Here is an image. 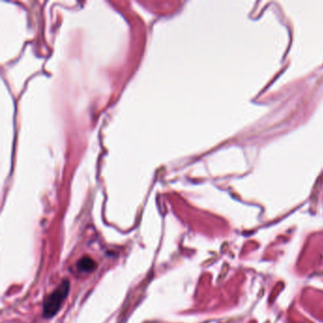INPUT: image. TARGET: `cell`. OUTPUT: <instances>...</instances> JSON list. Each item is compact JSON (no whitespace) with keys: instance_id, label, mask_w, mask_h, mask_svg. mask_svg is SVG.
I'll use <instances>...</instances> for the list:
<instances>
[{"instance_id":"6da1fadb","label":"cell","mask_w":323,"mask_h":323,"mask_svg":"<svg viewBox=\"0 0 323 323\" xmlns=\"http://www.w3.org/2000/svg\"><path fill=\"white\" fill-rule=\"evenodd\" d=\"M70 291V282L64 281L57 288L55 289L44 302L43 315L46 318L53 317L62 306Z\"/></svg>"},{"instance_id":"7a4b0ae2","label":"cell","mask_w":323,"mask_h":323,"mask_svg":"<svg viewBox=\"0 0 323 323\" xmlns=\"http://www.w3.org/2000/svg\"><path fill=\"white\" fill-rule=\"evenodd\" d=\"M77 267L80 271H83V272H90L94 270V268L96 267V264L93 261L91 258L85 256L83 258H81V260H79L78 264H77Z\"/></svg>"}]
</instances>
